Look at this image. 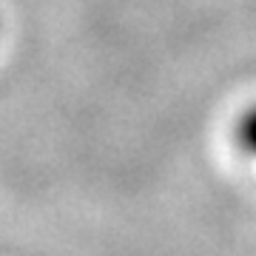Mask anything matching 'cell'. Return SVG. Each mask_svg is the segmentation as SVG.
I'll return each instance as SVG.
<instances>
[{"label": "cell", "instance_id": "cell-1", "mask_svg": "<svg viewBox=\"0 0 256 256\" xmlns=\"http://www.w3.org/2000/svg\"><path fill=\"white\" fill-rule=\"evenodd\" d=\"M234 140H236L239 151L245 156H250L256 162V102H250L242 114L236 117L234 126Z\"/></svg>", "mask_w": 256, "mask_h": 256}]
</instances>
